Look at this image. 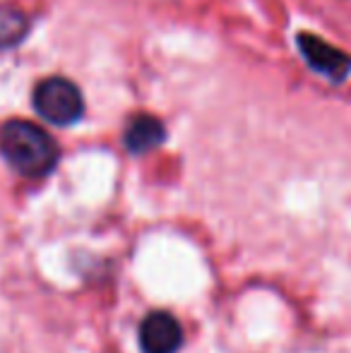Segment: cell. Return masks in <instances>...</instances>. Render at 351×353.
<instances>
[{
	"instance_id": "obj_4",
	"label": "cell",
	"mask_w": 351,
	"mask_h": 353,
	"mask_svg": "<svg viewBox=\"0 0 351 353\" xmlns=\"http://www.w3.org/2000/svg\"><path fill=\"white\" fill-rule=\"evenodd\" d=\"M183 346V330L171 312H150L140 325L142 353H178Z\"/></svg>"
},
{
	"instance_id": "obj_2",
	"label": "cell",
	"mask_w": 351,
	"mask_h": 353,
	"mask_svg": "<svg viewBox=\"0 0 351 353\" xmlns=\"http://www.w3.org/2000/svg\"><path fill=\"white\" fill-rule=\"evenodd\" d=\"M34 108L43 121L53 125H72L85 113L82 94L70 79L48 77L34 89Z\"/></svg>"
},
{
	"instance_id": "obj_1",
	"label": "cell",
	"mask_w": 351,
	"mask_h": 353,
	"mask_svg": "<svg viewBox=\"0 0 351 353\" xmlns=\"http://www.w3.org/2000/svg\"><path fill=\"white\" fill-rule=\"evenodd\" d=\"M5 161L24 178H43L58 163V144L46 130L27 121H10L0 130Z\"/></svg>"
},
{
	"instance_id": "obj_5",
	"label": "cell",
	"mask_w": 351,
	"mask_h": 353,
	"mask_svg": "<svg viewBox=\"0 0 351 353\" xmlns=\"http://www.w3.org/2000/svg\"><path fill=\"white\" fill-rule=\"evenodd\" d=\"M166 140V128L159 118L150 116V113H137V116L130 118L126 128V135H123V142H126L128 152L132 154H145L157 149L159 144H164Z\"/></svg>"
},
{
	"instance_id": "obj_6",
	"label": "cell",
	"mask_w": 351,
	"mask_h": 353,
	"mask_svg": "<svg viewBox=\"0 0 351 353\" xmlns=\"http://www.w3.org/2000/svg\"><path fill=\"white\" fill-rule=\"evenodd\" d=\"M29 19L19 10L0 5V48H12L27 37Z\"/></svg>"
},
{
	"instance_id": "obj_3",
	"label": "cell",
	"mask_w": 351,
	"mask_h": 353,
	"mask_svg": "<svg viewBox=\"0 0 351 353\" xmlns=\"http://www.w3.org/2000/svg\"><path fill=\"white\" fill-rule=\"evenodd\" d=\"M296 46H299L303 61L308 63V68H313L315 72L325 74V77L332 79V82H342V79L349 77L351 56L339 51L332 43H328L323 37L303 32L296 37Z\"/></svg>"
}]
</instances>
